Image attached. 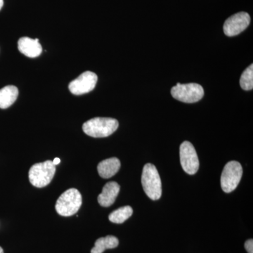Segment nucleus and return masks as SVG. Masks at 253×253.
I'll return each mask as SVG.
<instances>
[{
	"instance_id": "obj_7",
	"label": "nucleus",
	"mask_w": 253,
	"mask_h": 253,
	"mask_svg": "<svg viewBox=\"0 0 253 253\" xmlns=\"http://www.w3.org/2000/svg\"><path fill=\"white\" fill-rule=\"evenodd\" d=\"M179 156L181 167L187 174H196L199 170V161L194 146L189 141H184L181 144Z\"/></svg>"
},
{
	"instance_id": "obj_14",
	"label": "nucleus",
	"mask_w": 253,
	"mask_h": 253,
	"mask_svg": "<svg viewBox=\"0 0 253 253\" xmlns=\"http://www.w3.org/2000/svg\"><path fill=\"white\" fill-rule=\"evenodd\" d=\"M118 244L119 241L116 236H107L100 238L95 242L94 247L91 249V253H103L106 250L118 247Z\"/></svg>"
},
{
	"instance_id": "obj_19",
	"label": "nucleus",
	"mask_w": 253,
	"mask_h": 253,
	"mask_svg": "<svg viewBox=\"0 0 253 253\" xmlns=\"http://www.w3.org/2000/svg\"><path fill=\"white\" fill-rule=\"evenodd\" d=\"M3 4H4V1H3V0H0V10L2 8Z\"/></svg>"
},
{
	"instance_id": "obj_17",
	"label": "nucleus",
	"mask_w": 253,
	"mask_h": 253,
	"mask_svg": "<svg viewBox=\"0 0 253 253\" xmlns=\"http://www.w3.org/2000/svg\"><path fill=\"white\" fill-rule=\"evenodd\" d=\"M245 249L249 253H253V240L249 239L245 243Z\"/></svg>"
},
{
	"instance_id": "obj_12",
	"label": "nucleus",
	"mask_w": 253,
	"mask_h": 253,
	"mask_svg": "<svg viewBox=\"0 0 253 253\" xmlns=\"http://www.w3.org/2000/svg\"><path fill=\"white\" fill-rule=\"evenodd\" d=\"M120 168H121L120 160L117 158H111L99 163L98 165L97 170L101 177L109 179L114 176L119 171Z\"/></svg>"
},
{
	"instance_id": "obj_6",
	"label": "nucleus",
	"mask_w": 253,
	"mask_h": 253,
	"mask_svg": "<svg viewBox=\"0 0 253 253\" xmlns=\"http://www.w3.org/2000/svg\"><path fill=\"white\" fill-rule=\"evenodd\" d=\"M243 174V168L237 161H230L224 166L221 176V189L225 193L234 191L239 185Z\"/></svg>"
},
{
	"instance_id": "obj_4",
	"label": "nucleus",
	"mask_w": 253,
	"mask_h": 253,
	"mask_svg": "<svg viewBox=\"0 0 253 253\" xmlns=\"http://www.w3.org/2000/svg\"><path fill=\"white\" fill-rule=\"evenodd\" d=\"M56 172V166L53 161L36 163L30 169L28 176L32 185L42 188L51 183Z\"/></svg>"
},
{
	"instance_id": "obj_13",
	"label": "nucleus",
	"mask_w": 253,
	"mask_h": 253,
	"mask_svg": "<svg viewBox=\"0 0 253 253\" xmlns=\"http://www.w3.org/2000/svg\"><path fill=\"white\" fill-rule=\"evenodd\" d=\"M18 96V89L14 85H8L0 89V109L10 107Z\"/></svg>"
},
{
	"instance_id": "obj_5",
	"label": "nucleus",
	"mask_w": 253,
	"mask_h": 253,
	"mask_svg": "<svg viewBox=\"0 0 253 253\" xmlns=\"http://www.w3.org/2000/svg\"><path fill=\"white\" fill-rule=\"evenodd\" d=\"M171 94L178 101L191 104L197 102L204 97V90L203 86L197 83L183 84L177 83L171 89Z\"/></svg>"
},
{
	"instance_id": "obj_15",
	"label": "nucleus",
	"mask_w": 253,
	"mask_h": 253,
	"mask_svg": "<svg viewBox=\"0 0 253 253\" xmlns=\"http://www.w3.org/2000/svg\"><path fill=\"white\" fill-rule=\"evenodd\" d=\"M133 210L130 206H124L118 208L109 214V219L115 224H123L132 215Z\"/></svg>"
},
{
	"instance_id": "obj_16",
	"label": "nucleus",
	"mask_w": 253,
	"mask_h": 253,
	"mask_svg": "<svg viewBox=\"0 0 253 253\" xmlns=\"http://www.w3.org/2000/svg\"><path fill=\"white\" fill-rule=\"evenodd\" d=\"M240 85L244 90H252L253 88V65L246 68L241 75Z\"/></svg>"
},
{
	"instance_id": "obj_3",
	"label": "nucleus",
	"mask_w": 253,
	"mask_h": 253,
	"mask_svg": "<svg viewBox=\"0 0 253 253\" xmlns=\"http://www.w3.org/2000/svg\"><path fill=\"white\" fill-rule=\"evenodd\" d=\"M82 196L78 189H70L60 196L56 201V211L63 217H70L76 214L82 206Z\"/></svg>"
},
{
	"instance_id": "obj_8",
	"label": "nucleus",
	"mask_w": 253,
	"mask_h": 253,
	"mask_svg": "<svg viewBox=\"0 0 253 253\" xmlns=\"http://www.w3.org/2000/svg\"><path fill=\"white\" fill-rule=\"evenodd\" d=\"M98 77L91 71L82 73L74 81L71 82L68 86L69 90L75 95H82L90 92L94 89L97 83Z\"/></svg>"
},
{
	"instance_id": "obj_11",
	"label": "nucleus",
	"mask_w": 253,
	"mask_h": 253,
	"mask_svg": "<svg viewBox=\"0 0 253 253\" xmlns=\"http://www.w3.org/2000/svg\"><path fill=\"white\" fill-rule=\"evenodd\" d=\"M119 184L116 181H110L106 184L102 192L98 196V202L102 207L107 208L112 206L120 192Z\"/></svg>"
},
{
	"instance_id": "obj_10",
	"label": "nucleus",
	"mask_w": 253,
	"mask_h": 253,
	"mask_svg": "<svg viewBox=\"0 0 253 253\" xmlns=\"http://www.w3.org/2000/svg\"><path fill=\"white\" fill-rule=\"evenodd\" d=\"M18 48L20 52L30 58H36L42 52V47L39 40L32 39L28 37L20 38L18 42Z\"/></svg>"
},
{
	"instance_id": "obj_18",
	"label": "nucleus",
	"mask_w": 253,
	"mask_h": 253,
	"mask_svg": "<svg viewBox=\"0 0 253 253\" xmlns=\"http://www.w3.org/2000/svg\"><path fill=\"white\" fill-rule=\"evenodd\" d=\"M60 163H61V160H60L59 158H54V161H53V163H54L55 166L59 165Z\"/></svg>"
},
{
	"instance_id": "obj_2",
	"label": "nucleus",
	"mask_w": 253,
	"mask_h": 253,
	"mask_svg": "<svg viewBox=\"0 0 253 253\" xmlns=\"http://www.w3.org/2000/svg\"><path fill=\"white\" fill-rule=\"evenodd\" d=\"M143 189L148 197L156 201L162 195V184L157 169L151 163L145 165L141 176Z\"/></svg>"
},
{
	"instance_id": "obj_20",
	"label": "nucleus",
	"mask_w": 253,
	"mask_h": 253,
	"mask_svg": "<svg viewBox=\"0 0 253 253\" xmlns=\"http://www.w3.org/2000/svg\"><path fill=\"white\" fill-rule=\"evenodd\" d=\"M0 253H4V251H3L1 247H0Z\"/></svg>"
},
{
	"instance_id": "obj_1",
	"label": "nucleus",
	"mask_w": 253,
	"mask_h": 253,
	"mask_svg": "<svg viewBox=\"0 0 253 253\" xmlns=\"http://www.w3.org/2000/svg\"><path fill=\"white\" fill-rule=\"evenodd\" d=\"M119 123L111 118H94L86 121L83 126L86 135L94 138L107 137L117 130Z\"/></svg>"
},
{
	"instance_id": "obj_9",
	"label": "nucleus",
	"mask_w": 253,
	"mask_h": 253,
	"mask_svg": "<svg viewBox=\"0 0 253 253\" xmlns=\"http://www.w3.org/2000/svg\"><path fill=\"white\" fill-rule=\"evenodd\" d=\"M250 23L251 16L248 13L239 12L232 15L224 23V34L228 37L237 36L249 27Z\"/></svg>"
}]
</instances>
